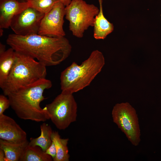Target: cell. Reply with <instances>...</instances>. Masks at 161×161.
Wrapping results in <instances>:
<instances>
[{
    "mask_svg": "<svg viewBox=\"0 0 161 161\" xmlns=\"http://www.w3.org/2000/svg\"><path fill=\"white\" fill-rule=\"evenodd\" d=\"M29 7L46 14L50 11L59 0H27Z\"/></svg>",
    "mask_w": 161,
    "mask_h": 161,
    "instance_id": "18",
    "label": "cell"
},
{
    "mask_svg": "<svg viewBox=\"0 0 161 161\" xmlns=\"http://www.w3.org/2000/svg\"><path fill=\"white\" fill-rule=\"evenodd\" d=\"M72 0H59L65 7L69 5Z\"/></svg>",
    "mask_w": 161,
    "mask_h": 161,
    "instance_id": "22",
    "label": "cell"
},
{
    "mask_svg": "<svg viewBox=\"0 0 161 161\" xmlns=\"http://www.w3.org/2000/svg\"><path fill=\"white\" fill-rule=\"evenodd\" d=\"M6 50L5 46L0 42V52H2Z\"/></svg>",
    "mask_w": 161,
    "mask_h": 161,
    "instance_id": "23",
    "label": "cell"
},
{
    "mask_svg": "<svg viewBox=\"0 0 161 161\" xmlns=\"http://www.w3.org/2000/svg\"><path fill=\"white\" fill-rule=\"evenodd\" d=\"M29 143L27 140L13 143L0 139V148L4 153L5 161H21Z\"/></svg>",
    "mask_w": 161,
    "mask_h": 161,
    "instance_id": "12",
    "label": "cell"
},
{
    "mask_svg": "<svg viewBox=\"0 0 161 161\" xmlns=\"http://www.w3.org/2000/svg\"><path fill=\"white\" fill-rule=\"evenodd\" d=\"M113 122L124 133L133 145L140 142L141 132L138 118L135 109L128 102L117 103L112 112Z\"/></svg>",
    "mask_w": 161,
    "mask_h": 161,
    "instance_id": "7",
    "label": "cell"
},
{
    "mask_svg": "<svg viewBox=\"0 0 161 161\" xmlns=\"http://www.w3.org/2000/svg\"><path fill=\"white\" fill-rule=\"evenodd\" d=\"M104 64V56L97 49L92 51L80 65L73 62L61 73V92L73 94L88 86L101 72Z\"/></svg>",
    "mask_w": 161,
    "mask_h": 161,
    "instance_id": "3",
    "label": "cell"
},
{
    "mask_svg": "<svg viewBox=\"0 0 161 161\" xmlns=\"http://www.w3.org/2000/svg\"><path fill=\"white\" fill-rule=\"evenodd\" d=\"M65 6L60 1L45 14L42 18L38 34L50 37H64L63 29Z\"/></svg>",
    "mask_w": 161,
    "mask_h": 161,
    "instance_id": "9",
    "label": "cell"
},
{
    "mask_svg": "<svg viewBox=\"0 0 161 161\" xmlns=\"http://www.w3.org/2000/svg\"><path fill=\"white\" fill-rule=\"evenodd\" d=\"M0 139L13 143L27 140L25 131L14 119L4 114L0 115Z\"/></svg>",
    "mask_w": 161,
    "mask_h": 161,
    "instance_id": "10",
    "label": "cell"
},
{
    "mask_svg": "<svg viewBox=\"0 0 161 161\" xmlns=\"http://www.w3.org/2000/svg\"></svg>",
    "mask_w": 161,
    "mask_h": 161,
    "instance_id": "24",
    "label": "cell"
},
{
    "mask_svg": "<svg viewBox=\"0 0 161 161\" xmlns=\"http://www.w3.org/2000/svg\"><path fill=\"white\" fill-rule=\"evenodd\" d=\"M4 95H0V115L10 106V102L8 98Z\"/></svg>",
    "mask_w": 161,
    "mask_h": 161,
    "instance_id": "19",
    "label": "cell"
},
{
    "mask_svg": "<svg viewBox=\"0 0 161 161\" xmlns=\"http://www.w3.org/2000/svg\"><path fill=\"white\" fill-rule=\"evenodd\" d=\"M7 44L16 52L28 55L47 66L58 65L69 55L72 47L64 37H50L34 34L8 35Z\"/></svg>",
    "mask_w": 161,
    "mask_h": 161,
    "instance_id": "1",
    "label": "cell"
},
{
    "mask_svg": "<svg viewBox=\"0 0 161 161\" xmlns=\"http://www.w3.org/2000/svg\"><path fill=\"white\" fill-rule=\"evenodd\" d=\"M0 161H5V155L4 151L0 148Z\"/></svg>",
    "mask_w": 161,
    "mask_h": 161,
    "instance_id": "21",
    "label": "cell"
},
{
    "mask_svg": "<svg viewBox=\"0 0 161 161\" xmlns=\"http://www.w3.org/2000/svg\"><path fill=\"white\" fill-rule=\"evenodd\" d=\"M44 15L34 8L28 7L14 17L10 27L14 34L19 35L38 34Z\"/></svg>",
    "mask_w": 161,
    "mask_h": 161,
    "instance_id": "8",
    "label": "cell"
},
{
    "mask_svg": "<svg viewBox=\"0 0 161 161\" xmlns=\"http://www.w3.org/2000/svg\"><path fill=\"white\" fill-rule=\"evenodd\" d=\"M16 58L1 89L6 96L10 93L46 78V66L28 55L17 52Z\"/></svg>",
    "mask_w": 161,
    "mask_h": 161,
    "instance_id": "4",
    "label": "cell"
},
{
    "mask_svg": "<svg viewBox=\"0 0 161 161\" xmlns=\"http://www.w3.org/2000/svg\"><path fill=\"white\" fill-rule=\"evenodd\" d=\"M45 106L52 122L59 130L65 129L76 121L78 106L72 94L61 92Z\"/></svg>",
    "mask_w": 161,
    "mask_h": 161,
    "instance_id": "6",
    "label": "cell"
},
{
    "mask_svg": "<svg viewBox=\"0 0 161 161\" xmlns=\"http://www.w3.org/2000/svg\"><path fill=\"white\" fill-rule=\"evenodd\" d=\"M65 17L69 21V30L74 36L81 38L86 30L93 26L99 9L84 0H72L65 7Z\"/></svg>",
    "mask_w": 161,
    "mask_h": 161,
    "instance_id": "5",
    "label": "cell"
},
{
    "mask_svg": "<svg viewBox=\"0 0 161 161\" xmlns=\"http://www.w3.org/2000/svg\"><path fill=\"white\" fill-rule=\"evenodd\" d=\"M45 152L46 154L50 156L52 158L53 160L55 158L57 154V150L54 141H52L51 145L47 149Z\"/></svg>",
    "mask_w": 161,
    "mask_h": 161,
    "instance_id": "20",
    "label": "cell"
},
{
    "mask_svg": "<svg viewBox=\"0 0 161 161\" xmlns=\"http://www.w3.org/2000/svg\"><path fill=\"white\" fill-rule=\"evenodd\" d=\"M40 129V135L36 138H30L29 145L38 146L45 152L52 144L51 135L53 131L50 126L45 123L41 125Z\"/></svg>",
    "mask_w": 161,
    "mask_h": 161,
    "instance_id": "15",
    "label": "cell"
},
{
    "mask_svg": "<svg viewBox=\"0 0 161 161\" xmlns=\"http://www.w3.org/2000/svg\"><path fill=\"white\" fill-rule=\"evenodd\" d=\"M99 11L96 16L94 23L93 36L97 40L103 39L114 30L112 23L109 22L104 16L103 12V0H98Z\"/></svg>",
    "mask_w": 161,
    "mask_h": 161,
    "instance_id": "13",
    "label": "cell"
},
{
    "mask_svg": "<svg viewBox=\"0 0 161 161\" xmlns=\"http://www.w3.org/2000/svg\"><path fill=\"white\" fill-rule=\"evenodd\" d=\"M16 58V52L10 47L0 52V87L1 89L7 79Z\"/></svg>",
    "mask_w": 161,
    "mask_h": 161,
    "instance_id": "14",
    "label": "cell"
},
{
    "mask_svg": "<svg viewBox=\"0 0 161 161\" xmlns=\"http://www.w3.org/2000/svg\"><path fill=\"white\" fill-rule=\"evenodd\" d=\"M51 139L54 142L57 150L56 156L53 160L54 161H69L70 156L67 146L69 139L62 138L58 132L53 131Z\"/></svg>",
    "mask_w": 161,
    "mask_h": 161,
    "instance_id": "16",
    "label": "cell"
},
{
    "mask_svg": "<svg viewBox=\"0 0 161 161\" xmlns=\"http://www.w3.org/2000/svg\"><path fill=\"white\" fill-rule=\"evenodd\" d=\"M52 86L51 81L45 78L11 92L7 96L10 106L17 116L22 119L37 122L50 119L46 107L42 108L40 104L46 99L43 96L44 91Z\"/></svg>",
    "mask_w": 161,
    "mask_h": 161,
    "instance_id": "2",
    "label": "cell"
},
{
    "mask_svg": "<svg viewBox=\"0 0 161 161\" xmlns=\"http://www.w3.org/2000/svg\"><path fill=\"white\" fill-rule=\"evenodd\" d=\"M52 157L38 146L28 145L21 161H52Z\"/></svg>",
    "mask_w": 161,
    "mask_h": 161,
    "instance_id": "17",
    "label": "cell"
},
{
    "mask_svg": "<svg viewBox=\"0 0 161 161\" xmlns=\"http://www.w3.org/2000/svg\"><path fill=\"white\" fill-rule=\"evenodd\" d=\"M29 7L27 1L17 0H0V28L10 27L14 17Z\"/></svg>",
    "mask_w": 161,
    "mask_h": 161,
    "instance_id": "11",
    "label": "cell"
}]
</instances>
